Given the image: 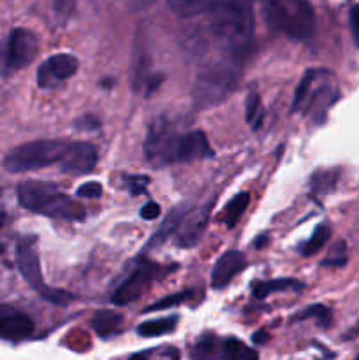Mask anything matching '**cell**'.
Masks as SVG:
<instances>
[{"label":"cell","instance_id":"obj_1","mask_svg":"<svg viewBox=\"0 0 359 360\" xmlns=\"http://www.w3.org/2000/svg\"><path fill=\"white\" fill-rule=\"evenodd\" d=\"M206 14L210 16V32L217 44L234 58H241L252 44L256 27L250 4L239 0H211Z\"/></svg>","mask_w":359,"mask_h":360},{"label":"cell","instance_id":"obj_2","mask_svg":"<svg viewBox=\"0 0 359 360\" xmlns=\"http://www.w3.org/2000/svg\"><path fill=\"white\" fill-rule=\"evenodd\" d=\"M18 202L32 213L67 221H81L84 207L53 183L25 181L16 190Z\"/></svg>","mask_w":359,"mask_h":360},{"label":"cell","instance_id":"obj_3","mask_svg":"<svg viewBox=\"0 0 359 360\" xmlns=\"http://www.w3.org/2000/svg\"><path fill=\"white\" fill-rule=\"evenodd\" d=\"M267 27L289 39L303 41L315 27L313 7L305 0H270L263 4Z\"/></svg>","mask_w":359,"mask_h":360},{"label":"cell","instance_id":"obj_4","mask_svg":"<svg viewBox=\"0 0 359 360\" xmlns=\"http://www.w3.org/2000/svg\"><path fill=\"white\" fill-rule=\"evenodd\" d=\"M241 70L232 60H224L201 70L194 83V102L197 108L206 109L224 102L238 88Z\"/></svg>","mask_w":359,"mask_h":360},{"label":"cell","instance_id":"obj_5","mask_svg":"<svg viewBox=\"0 0 359 360\" xmlns=\"http://www.w3.org/2000/svg\"><path fill=\"white\" fill-rule=\"evenodd\" d=\"M329 70L308 69L303 74L298 88L294 91L291 111L303 115H313L319 122L320 115L327 111L329 105L336 101V84L329 83Z\"/></svg>","mask_w":359,"mask_h":360},{"label":"cell","instance_id":"obj_6","mask_svg":"<svg viewBox=\"0 0 359 360\" xmlns=\"http://www.w3.org/2000/svg\"><path fill=\"white\" fill-rule=\"evenodd\" d=\"M65 141H32V143L20 144L13 148L4 157L2 165L9 172H28L44 169L48 165L58 164L67 150Z\"/></svg>","mask_w":359,"mask_h":360},{"label":"cell","instance_id":"obj_7","mask_svg":"<svg viewBox=\"0 0 359 360\" xmlns=\"http://www.w3.org/2000/svg\"><path fill=\"white\" fill-rule=\"evenodd\" d=\"M14 259H16V266L18 271L21 273V276L25 278V281H27L42 299L58 306H65L67 302L74 301V295L69 294V292L56 290V288L48 287V285L44 283V278H42L41 271V260H39L37 253V245H35L34 238H21L20 241H18Z\"/></svg>","mask_w":359,"mask_h":360},{"label":"cell","instance_id":"obj_8","mask_svg":"<svg viewBox=\"0 0 359 360\" xmlns=\"http://www.w3.org/2000/svg\"><path fill=\"white\" fill-rule=\"evenodd\" d=\"M183 134H180L165 118H158L148 127L144 139V155L153 167L182 164Z\"/></svg>","mask_w":359,"mask_h":360},{"label":"cell","instance_id":"obj_9","mask_svg":"<svg viewBox=\"0 0 359 360\" xmlns=\"http://www.w3.org/2000/svg\"><path fill=\"white\" fill-rule=\"evenodd\" d=\"M39 39L28 28H13L0 46V76H9L30 65L37 56Z\"/></svg>","mask_w":359,"mask_h":360},{"label":"cell","instance_id":"obj_10","mask_svg":"<svg viewBox=\"0 0 359 360\" xmlns=\"http://www.w3.org/2000/svg\"><path fill=\"white\" fill-rule=\"evenodd\" d=\"M160 271L158 264L151 262L144 257L137 259L136 267L130 271L129 276L122 281V285L113 294V304L125 306L139 299L151 287V283L160 276Z\"/></svg>","mask_w":359,"mask_h":360},{"label":"cell","instance_id":"obj_11","mask_svg":"<svg viewBox=\"0 0 359 360\" xmlns=\"http://www.w3.org/2000/svg\"><path fill=\"white\" fill-rule=\"evenodd\" d=\"M77 69H80V62L76 56L67 55V53L53 55L39 67L37 84L41 88H55L62 81L70 79L77 72Z\"/></svg>","mask_w":359,"mask_h":360},{"label":"cell","instance_id":"obj_12","mask_svg":"<svg viewBox=\"0 0 359 360\" xmlns=\"http://www.w3.org/2000/svg\"><path fill=\"white\" fill-rule=\"evenodd\" d=\"M60 164V171L70 176L88 174L97 165V150L90 143H69Z\"/></svg>","mask_w":359,"mask_h":360},{"label":"cell","instance_id":"obj_13","mask_svg":"<svg viewBox=\"0 0 359 360\" xmlns=\"http://www.w3.org/2000/svg\"><path fill=\"white\" fill-rule=\"evenodd\" d=\"M246 267V259L241 252H231L224 253L220 259L215 262L213 271H211V287L213 288H224L231 283L232 278L236 274L241 273Z\"/></svg>","mask_w":359,"mask_h":360},{"label":"cell","instance_id":"obj_14","mask_svg":"<svg viewBox=\"0 0 359 360\" xmlns=\"http://www.w3.org/2000/svg\"><path fill=\"white\" fill-rule=\"evenodd\" d=\"M208 218H210V207H203L194 213L187 214L183 220L182 227L178 229V236H176V245L182 248H192L203 238L204 231L208 227Z\"/></svg>","mask_w":359,"mask_h":360},{"label":"cell","instance_id":"obj_15","mask_svg":"<svg viewBox=\"0 0 359 360\" xmlns=\"http://www.w3.org/2000/svg\"><path fill=\"white\" fill-rule=\"evenodd\" d=\"M34 333V322L18 311L0 313V338L7 341L27 340Z\"/></svg>","mask_w":359,"mask_h":360},{"label":"cell","instance_id":"obj_16","mask_svg":"<svg viewBox=\"0 0 359 360\" xmlns=\"http://www.w3.org/2000/svg\"><path fill=\"white\" fill-rule=\"evenodd\" d=\"M213 155H215L213 150H211L204 132H201V130H194V132L183 134L182 164L204 160V158H211Z\"/></svg>","mask_w":359,"mask_h":360},{"label":"cell","instance_id":"obj_17","mask_svg":"<svg viewBox=\"0 0 359 360\" xmlns=\"http://www.w3.org/2000/svg\"><path fill=\"white\" fill-rule=\"evenodd\" d=\"M189 213H190V210H189V206H185V204H183V206L175 207V210H172L171 213L165 217V220L162 221V225L157 229V232H155V234L150 238V241H148V248H155V246L162 245V243H164L169 236L175 234V232H178V229L182 227L183 220H185L187 214Z\"/></svg>","mask_w":359,"mask_h":360},{"label":"cell","instance_id":"obj_18","mask_svg":"<svg viewBox=\"0 0 359 360\" xmlns=\"http://www.w3.org/2000/svg\"><path fill=\"white\" fill-rule=\"evenodd\" d=\"M192 360H225L224 341H220L211 333L203 334L194 345Z\"/></svg>","mask_w":359,"mask_h":360},{"label":"cell","instance_id":"obj_19","mask_svg":"<svg viewBox=\"0 0 359 360\" xmlns=\"http://www.w3.org/2000/svg\"><path fill=\"white\" fill-rule=\"evenodd\" d=\"M122 323L123 316L120 313L111 311V309H102V311L95 313L94 319H92V329L101 338H108L118 333L122 329Z\"/></svg>","mask_w":359,"mask_h":360},{"label":"cell","instance_id":"obj_20","mask_svg":"<svg viewBox=\"0 0 359 360\" xmlns=\"http://www.w3.org/2000/svg\"><path fill=\"white\" fill-rule=\"evenodd\" d=\"M305 285L292 278H280V280L271 281H256L252 285V294L256 299H266L271 292H284V290H301Z\"/></svg>","mask_w":359,"mask_h":360},{"label":"cell","instance_id":"obj_21","mask_svg":"<svg viewBox=\"0 0 359 360\" xmlns=\"http://www.w3.org/2000/svg\"><path fill=\"white\" fill-rule=\"evenodd\" d=\"M250 202V193L243 192L238 193L236 197H232L227 202V206L224 207V213H222V221L225 224V227L232 229L239 221V218L245 213L246 206Z\"/></svg>","mask_w":359,"mask_h":360},{"label":"cell","instance_id":"obj_22","mask_svg":"<svg viewBox=\"0 0 359 360\" xmlns=\"http://www.w3.org/2000/svg\"><path fill=\"white\" fill-rule=\"evenodd\" d=\"M178 316H168V319H158V320H150V322H144L137 327V334L143 338H155L162 336V334L172 333L178 326Z\"/></svg>","mask_w":359,"mask_h":360},{"label":"cell","instance_id":"obj_23","mask_svg":"<svg viewBox=\"0 0 359 360\" xmlns=\"http://www.w3.org/2000/svg\"><path fill=\"white\" fill-rule=\"evenodd\" d=\"M224 359L225 360H257L259 355L253 348L245 345L236 338L224 340Z\"/></svg>","mask_w":359,"mask_h":360},{"label":"cell","instance_id":"obj_24","mask_svg":"<svg viewBox=\"0 0 359 360\" xmlns=\"http://www.w3.org/2000/svg\"><path fill=\"white\" fill-rule=\"evenodd\" d=\"M169 7L175 11L178 16H197V14H206L211 7V0H171Z\"/></svg>","mask_w":359,"mask_h":360},{"label":"cell","instance_id":"obj_25","mask_svg":"<svg viewBox=\"0 0 359 360\" xmlns=\"http://www.w3.org/2000/svg\"><path fill=\"white\" fill-rule=\"evenodd\" d=\"M338 172L336 171H317L310 178V190L312 195H326L336 186Z\"/></svg>","mask_w":359,"mask_h":360},{"label":"cell","instance_id":"obj_26","mask_svg":"<svg viewBox=\"0 0 359 360\" xmlns=\"http://www.w3.org/2000/svg\"><path fill=\"white\" fill-rule=\"evenodd\" d=\"M331 236V229L326 227V225H320V227L315 229V232L312 234V238L301 246V255L312 257L315 253H319L322 250V246L326 245L327 239Z\"/></svg>","mask_w":359,"mask_h":360},{"label":"cell","instance_id":"obj_27","mask_svg":"<svg viewBox=\"0 0 359 360\" xmlns=\"http://www.w3.org/2000/svg\"><path fill=\"white\" fill-rule=\"evenodd\" d=\"M245 120L248 125H252V130H259L260 125H263V118H264V111L260 108V98L256 91L248 94L246 97V108H245Z\"/></svg>","mask_w":359,"mask_h":360},{"label":"cell","instance_id":"obj_28","mask_svg":"<svg viewBox=\"0 0 359 360\" xmlns=\"http://www.w3.org/2000/svg\"><path fill=\"white\" fill-rule=\"evenodd\" d=\"M306 319H317L319 326L326 329V327H329L331 323V311L326 308V306L315 304V306H310V308H305L299 315L294 316L296 322H299V320H306Z\"/></svg>","mask_w":359,"mask_h":360},{"label":"cell","instance_id":"obj_29","mask_svg":"<svg viewBox=\"0 0 359 360\" xmlns=\"http://www.w3.org/2000/svg\"><path fill=\"white\" fill-rule=\"evenodd\" d=\"M192 295V290H183V292H178V294H172V295H165L164 299H160L158 302H155V304L148 306L146 309H144V313H150V311H160V309H168L171 308V306H176L180 304V302H185L187 299Z\"/></svg>","mask_w":359,"mask_h":360},{"label":"cell","instance_id":"obj_30","mask_svg":"<svg viewBox=\"0 0 359 360\" xmlns=\"http://www.w3.org/2000/svg\"><path fill=\"white\" fill-rule=\"evenodd\" d=\"M148 183H150L148 176H143V174L125 176V185L127 188H129L130 195H141V193L146 192Z\"/></svg>","mask_w":359,"mask_h":360},{"label":"cell","instance_id":"obj_31","mask_svg":"<svg viewBox=\"0 0 359 360\" xmlns=\"http://www.w3.org/2000/svg\"><path fill=\"white\" fill-rule=\"evenodd\" d=\"M77 197L83 199H99L102 195V185L97 181H88L76 190Z\"/></svg>","mask_w":359,"mask_h":360},{"label":"cell","instance_id":"obj_32","mask_svg":"<svg viewBox=\"0 0 359 360\" xmlns=\"http://www.w3.org/2000/svg\"><path fill=\"white\" fill-rule=\"evenodd\" d=\"M74 129L84 130V132H94V130L101 129V122L94 115H84L74 122Z\"/></svg>","mask_w":359,"mask_h":360},{"label":"cell","instance_id":"obj_33","mask_svg":"<svg viewBox=\"0 0 359 360\" xmlns=\"http://www.w3.org/2000/svg\"><path fill=\"white\" fill-rule=\"evenodd\" d=\"M345 245L338 243L333 250H331L329 257L322 262V266H344L345 264Z\"/></svg>","mask_w":359,"mask_h":360},{"label":"cell","instance_id":"obj_34","mask_svg":"<svg viewBox=\"0 0 359 360\" xmlns=\"http://www.w3.org/2000/svg\"><path fill=\"white\" fill-rule=\"evenodd\" d=\"M160 214V206H158L157 202H153V200H150V202L144 204L143 207H141V218L143 220H155V218Z\"/></svg>","mask_w":359,"mask_h":360},{"label":"cell","instance_id":"obj_35","mask_svg":"<svg viewBox=\"0 0 359 360\" xmlns=\"http://www.w3.org/2000/svg\"><path fill=\"white\" fill-rule=\"evenodd\" d=\"M351 30L354 35V41L359 48V4L358 6H352L351 9Z\"/></svg>","mask_w":359,"mask_h":360},{"label":"cell","instance_id":"obj_36","mask_svg":"<svg viewBox=\"0 0 359 360\" xmlns=\"http://www.w3.org/2000/svg\"><path fill=\"white\" fill-rule=\"evenodd\" d=\"M252 340H253V343H257V345L266 343V341H267V333H264V330H259V333L253 334Z\"/></svg>","mask_w":359,"mask_h":360},{"label":"cell","instance_id":"obj_37","mask_svg":"<svg viewBox=\"0 0 359 360\" xmlns=\"http://www.w3.org/2000/svg\"><path fill=\"white\" fill-rule=\"evenodd\" d=\"M4 221H6V211H4L2 206H0V229H2Z\"/></svg>","mask_w":359,"mask_h":360},{"label":"cell","instance_id":"obj_38","mask_svg":"<svg viewBox=\"0 0 359 360\" xmlns=\"http://www.w3.org/2000/svg\"><path fill=\"white\" fill-rule=\"evenodd\" d=\"M129 360H146V355L144 354H137V355H132Z\"/></svg>","mask_w":359,"mask_h":360},{"label":"cell","instance_id":"obj_39","mask_svg":"<svg viewBox=\"0 0 359 360\" xmlns=\"http://www.w3.org/2000/svg\"><path fill=\"white\" fill-rule=\"evenodd\" d=\"M2 253H4V246L0 245V255H2Z\"/></svg>","mask_w":359,"mask_h":360}]
</instances>
